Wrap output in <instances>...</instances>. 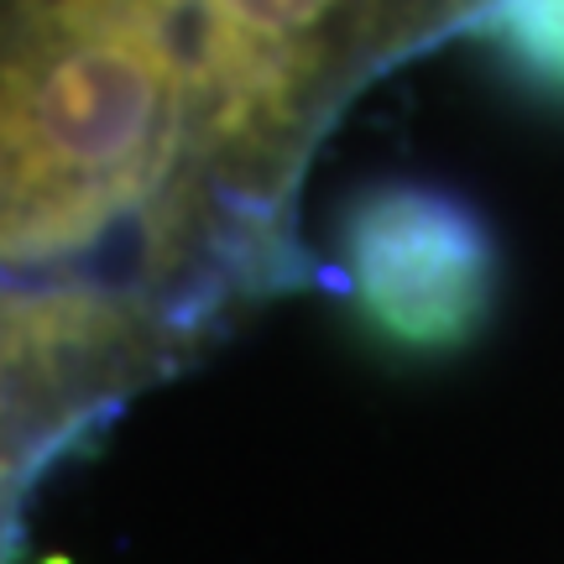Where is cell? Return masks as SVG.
Returning a JSON list of instances; mask_svg holds the SVG:
<instances>
[{"label": "cell", "instance_id": "obj_1", "mask_svg": "<svg viewBox=\"0 0 564 564\" xmlns=\"http://www.w3.org/2000/svg\"><path fill=\"white\" fill-rule=\"evenodd\" d=\"M350 257L366 308L403 340H444L481 303V236L449 204L413 194L371 204L356 220Z\"/></svg>", "mask_w": 564, "mask_h": 564}, {"label": "cell", "instance_id": "obj_2", "mask_svg": "<svg viewBox=\"0 0 564 564\" xmlns=\"http://www.w3.org/2000/svg\"><path fill=\"white\" fill-rule=\"evenodd\" d=\"M491 21L528 74L564 84V0H491Z\"/></svg>", "mask_w": 564, "mask_h": 564}]
</instances>
